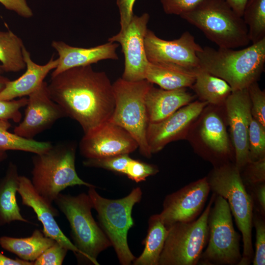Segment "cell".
Instances as JSON below:
<instances>
[{"label": "cell", "instance_id": "40", "mask_svg": "<svg viewBox=\"0 0 265 265\" xmlns=\"http://www.w3.org/2000/svg\"><path fill=\"white\" fill-rule=\"evenodd\" d=\"M253 204V211L265 216V182L246 187Z\"/></svg>", "mask_w": 265, "mask_h": 265}, {"label": "cell", "instance_id": "34", "mask_svg": "<svg viewBox=\"0 0 265 265\" xmlns=\"http://www.w3.org/2000/svg\"><path fill=\"white\" fill-rule=\"evenodd\" d=\"M240 173L245 187L265 182V157L249 161Z\"/></svg>", "mask_w": 265, "mask_h": 265}, {"label": "cell", "instance_id": "30", "mask_svg": "<svg viewBox=\"0 0 265 265\" xmlns=\"http://www.w3.org/2000/svg\"><path fill=\"white\" fill-rule=\"evenodd\" d=\"M242 18L252 44L265 38V0H248Z\"/></svg>", "mask_w": 265, "mask_h": 265}, {"label": "cell", "instance_id": "42", "mask_svg": "<svg viewBox=\"0 0 265 265\" xmlns=\"http://www.w3.org/2000/svg\"><path fill=\"white\" fill-rule=\"evenodd\" d=\"M0 2L6 9L15 12L23 17L29 18L33 15L26 0H0Z\"/></svg>", "mask_w": 265, "mask_h": 265}, {"label": "cell", "instance_id": "35", "mask_svg": "<svg viewBox=\"0 0 265 265\" xmlns=\"http://www.w3.org/2000/svg\"><path fill=\"white\" fill-rule=\"evenodd\" d=\"M251 102L252 117L265 127V92L257 82L252 83L248 88Z\"/></svg>", "mask_w": 265, "mask_h": 265}, {"label": "cell", "instance_id": "4", "mask_svg": "<svg viewBox=\"0 0 265 265\" xmlns=\"http://www.w3.org/2000/svg\"><path fill=\"white\" fill-rule=\"evenodd\" d=\"M76 146L69 143L53 145L32 157L31 183L36 191L52 204L69 186H95L78 176L75 167Z\"/></svg>", "mask_w": 265, "mask_h": 265}, {"label": "cell", "instance_id": "12", "mask_svg": "<svg viewBox=\"0 0 265 265\" xmlns=\"http://www.w3.org/2000/svg\"><path fill=\"white\" fill-rule=\"evenodd\" d=\"M210 187L206 177L167 195L159 216L168 228L176 222H188L196 219L203 210Z\"/></svg>", "mask_w": 265, "mask_h": 265}, {"label": "cell", "instance_id": "2", "mask_svg": "<svg viewBox=\"0 0 265 265\" xmlns=\"http://www.w3.org/2000/svg\"><path fill=\"white\" fill-rule=\"evenodd\" d=\"M206 46L197 52L200 68L226 81L232 91L257 82L265 63V38L241 50Z\"/></svg>", "mask_w": 265, "mask_h": 265}, {"label": "cell", "instance_id": "25", "mask_svg": "<svg viewBox=\"0 0 265 265\" xmlns=\"http://www.w3.org/2000/svg\"><path fill=\"white\" fill-rule=\"evenodd\" d=\"M55 242L38 229L26 238L0 237V245L3 249L14 253L22 260L31 262Z\"/></svg>", "mask_w": 265, "mask_h": 265}, {"label": "cell", "instance_id": "26", "mask_svg": "<svg viewBox=\"0 0 265 265\" xmlns=\"http://www.w3.org/2000/svg\"><path fill=\"white\" fill-rule=\"evenodd\" d=\"M191 88L200 101L209 105L221 106L232 92L229 84L224 80L199 68Z\"/></svg>", "mask_w": 265, "mask_h": 265}, {"label": "cell", "instance_id": "18", "mask_svg": "<svg viewBox=\"0 0 265 265\" xmlns=\"http://www.w3.org/2000/svg\"><path fill=\"white\" fill-rule=\"evenodd\" d=\"M28 96L25 117L13 132L21 137L33 139L36 135L50 129L56 121L66 116L52 99L46 82L44 81Z\"/></svg>", "mask_w": 265, "mask_h": 265}, {"label": "cell", "instance_id": "8", "mask_svg": "<svg viewBox=\"0 0 265 265\" xmlns=\"http://www.w3.org/2000/svg\"><path fill=\"white\" fill-rule=\"evenodd\" d=\"M152 84L146 80L129 81L121 78L117 79L112 83L115 107L109 120L129 132L138 143L140 154L147 158L152 155L146 140L149 120L145 97Z\"/></svg>", "mask_w": 265, "mask_h": 265}, {"label": "cell", "instance_id": "7", "mask_svg": "<svg viewBox=\"0 0 265 265\" xmlns=\"http://www.w3.org/2000/svg\"><path fill=\"white\" fill-rule=\"evenodd\" d=\"M95 188L89 187L88 195L98 213L100 226L113 247L120 264L130 265L135 258L129 247L127 236L134 224L132 208L140 201L142 190L137 187L122 198L109 199L100 195Z\"/></svg>", "mask_w": 265, "mask_h": 265}, {"label": "cell", "instance_id": "14", "mask_svg": "<svg viewBox=\"0 0 265 265\" xmlns=\"http://www.w3.org/2000/svg\"><path fill=\"white\" fill-rule=\"evenodd\" d=\"M198 119L200 121L197 136L202 144L197 151L199 155L214 166L234 163V150L230 144L225 120L220 113L216 109L205 108Z\"/></svg>", "mask_w": 265, "mask_h": 265}, {"label": "cell", "instance_id": "1", "mask_svg": "<svg viewBox=\"0 0 265 265\" xmlns=\"http://www.w3.org/2000/svg\"><path fill=\"white\" fill-rule=\"evenodd\" d=\"M52 99L69 117L79 123L84 134L108 121L115 98L111 83L105 72L91 65L74 67L53 77L48 84Z\"/></svg>", "mask_w": 265, "mask_h": 265}, {"label": "cell", "instance_id": "3", "mask_svg": "<svg viewBox=\"0 0 265 265\" xmlns=\"http://www.w3.org/2000/svg\"><path fill=\"white\" fill-rule=\"evenodd\" d=\"M211 191L227 201L237 226L241 233L242 258L238 265H249L254 251L252 245L253 204L233 162L214 166L206 177Z\"/></svg>", "mask_w": 265, "mask_h": 265}, {"label": "cell", "instance_id": "20", "mask_svg": "<svg viewBox=\"0 0 265 265\" xmlns=\"http://www.w3.org/2000/svg\"><path fill=\"white\" fill-rule=\"evenodd\" d=\"M52 47L58 54V64L51 74L53 77L69 69L97 63L106 59H118L119 44L108 42L91 48L71 46L62 41H53Z\"/></svg>", "mask_w": 265, "mask_h": 265}, {"label": "cell", "instance_id": "46", "mask_svg": "<svg viewBox=\"0 0 265 265\" xmlns=\"http://www.w3.org/2000/svg\"><path fill=\"white\" fill-rule=\"evenodd\" d=\"M7 157L6 151L0 150V162L5 159Z\"/></svg>", "mask_w": 265, "mask_h": 265}, {"label": "cell", "instance_id": "24", "mask_svg": "<svg viewBox=\"0 0 265 265\" xmlns=\"http://www.w3.org/2000/svg\"><path fill=\"white\" fill-rule=\"evenodd\" d=\"M18 168L12 162L9 163L4 177L0 181V225L12 221H29L24 218L17 202L16 193L19 186Z\"/></svg>", "mask_w": 265, "mask_h": 265}, {"label": "cell", "instance_id": "41", "mask_svg": "<svg viewBox=\"0 0 265 265\" xmlns=\"http://www.w3.org/2000/svg\"><path fill=\"white\" fill-rule=\"evenodd\" d=\"M135 0H116L120 15V30L126 28L133 16V7Z\"/></svg>", "mask_w": 265, "mask_h": 265}, {"label": "cell", "instance_id": "36", "mask_svg": "<svg viewBox=\"0 0 265 265\" xmlns=\"http://www.w3.org/2000/svg\"><path fill=\"white\" fill-rule=\"evenodd\" d=\"M158 172L157 166L132 159L125 175L130 179L138 183L145 181L147 177L155 175Z\"/></svg>", "mask_w": 265, "mask_h": 265}, {"label": "cell", "instance_id": "44", "mask_svg": "<svg viewBox=\"0 0 265 265\" xmlns=\"http://www.w3.org/2000/svg\"><path fill=\"white\" fill-rule=\"evenodd\" d=\"M248 0H225L233 10L240 17L242 16L245 5Z\"/></svg>", "mask_w": 265, "mask_h": 265}, {"label": "cell", "instance_id": "13", "mask_svg": "<svg viewBox=\"0 0 265 265\" xmlns=\"http://www.w3.org/2000/svg\"><path fill=\"white\" fill-rule=\"evenodd\" d=\"M208 105L202 101L192 102L161 121L149 123L146 140L150 153H157L168 143L187 136L192 125Z\"/></svg>", "mask_w": 265, "mask_h": 265}, {"label": "cell", "instance_id": "29", "mask_svg": "<svg viewBox=\"0 0 265 265\" xmlns=\"http://www.w3.org/2000/svg\"><path fill=\"white\" fill-rule=\"evenodd\" d=\"M11 127L9 120L0 119V150H17L39 154L42 153L52 146L50 142L38 141L21 137L10 132Z\"/></svg>", "mask_w": 265, "mask_h": 265}, {"label": "cell", "instance_id": "21", "mask_svg": "<svg viewBox=\"0 0 265 265\" xmlns=\"http://www.w3.org/2000/svg\"><path fill=\"white\" fill-rule=\"evenodd\" d=\"M23 55L26 71L17 79L7 82L0 91V100L10 101L28 96L41 85L49 73L58 64V59H54L53 56L44 65L36 64L32 61L30 53L25 46Z\"/></svg>", "mask_w": 265, "mask_h": 265}, {"label": "cell", "instance_id": "16", "mask_svg": "<svg viewBox=\"0 0 265 265\" xmlns=\"http://www.w3.org/2000/svg\"><path fill=\"white\" fill-rule=\"evenodd\" d=\"M137 148L138 143L129 132L109 121L84 134L79 144L80 153L86 159L129 154Z\"/></svg>", "mask_w": 265, "mask_h": 265}, {"label": "cell", "instance_id": "45", "mask_svg": "<svg viewBox=\"0 0 265 265\" xmlns=\"http://www.w3.org/2000/svg\"><path fill=\"white\" fill-rule=\"evenodd\" d=\"M9 80L8 79L0 74V91L5 87L7 82Z\"/></svg>", "mask_w": 265, "mask_h": 265}, {"label": "cell", "instance_id": "19", "mask_svg": "<svg viewBox=\"0 0 265 265\" xmlns=\"http://www.w3.org/2000/svg\"><path fill=\"white\" fill-rule=\"evenodd\" d=\"M17 192L21 196L23 205L31 208L43 225V232L77 256L79 250L63 234L54 217L59 215L58 210L48 202L36 191L31 181L24 176H19Z\"/></svg>", "mask_w": 265, "mask_h": 265}, {"label": "cell", "instance_id": "23", "mask_svg": "<svg viewBox=\"0 0 265 265\" xmlns=\"http://www.w3.org/2000/svg\"><path fill=\"white\" fill-rule=\"evenodd\" d=\"M197 69L170 63L149 62L145 80L164 89L186 88L194 83Z\"/></svg>", "mask_w": 265, "mask_h": 265}, {"label": "cell", "instance_id": "27", "mask_svg": "<svg viewBox=\"0 0 265 265\" xmlns=\"http://www.w3.org/2000/svg\"><path fill=\"white\" fill-rule=\"evenodd\" d=\"M168 233V228L160 220L158 214L148 220L147 234L144 240V248L141 255L132 262L134 265H159Z\"/></svg>", "mask_w": 265, "mask_h": 265}, {"label": "cell", "instance_id": "17", "mask_svg": "<svg viewBox=\"0 0 265 265\" xmlns=\"http://www.w3.org/2000/svg\"><path fill=\"white\" fill-rule=\"evenodd\" d=\"M224 106L234 150V163L240 172L250 161L248 130L252 116L248 89L232 91Z\"/></svg>", "mask_w": 265, "mask_h": 265}, {"label": "cell", "instance_id": "10", "mask_svg": "<svg viewBox=\"0 0 265 265\" xmlns=\"http://www.w3.org/2000/svg\"><path fill=\"white\" fill-rule=\"evenodd\" d=\"M215 194L200 216L188 222H176L168 228L159 265H197L208 240V218Z\"/></svg>", "mask_w": 265, "mask_h": 265}, {"label": "cell", "instance_id": "15", "mask_svg": "<svg viewBox=\"0 0 265 265\" xmlns=\"http://www.w3.org/2000/svg\"><path fill=\"white\" fill-rule=\"evenodd\" d=\"M144 46L149 62L170 63L190 69L200 68L197 52L202 47L188 31L184 32L178 39L166 40L148 29Z\"/></svg>", "mask_w": 265, "mask_h": 265}, {"label": "cell", "instance_id": "47", "mask_svg": "<svg viewBox=\"0 0 265 265\" xmlns=\"http://www.w3.org/2000/svg\"><path fill=\"white\" fill-rule=\"evenodd\" d=\"M4 72L3 71V69L2 68V67L1 64H0V74H2Z\"/></svg>", "mask_w": 265, "mask_h": 265}, {"label": "cell", "instance_id": "39", "mask_svg": "<svg viewBox=\"0 0 265 265\" xmlns=\"http://www.w3.org/2000/svg\"><path fill=\"white\" fill-rule=\"evenodd\" d=\"M167 14L181 15L189 11L203 0H160Z\"/></svg>", "mask_w": 265, "mask_h": 265}, {"label": "cell", "instance_id": "22", "mask_svg": "<svg viewBox=\"0 0 265 265\" xmlns=\"http://www.w3.org/2000/svg\"><path fill=\"white\" fill-rule=\"evenodd\" d=\"M195 96L186 88L166 90L156 88L153 84L145 97L149 123H156L164 119L192 102Z\"/></svg>", "mask_w": 265, "mask_h": 265}, {"label": "cell", "instance_id": "33", "mask_svg": "<svg viewBox=\"0 0 265 265\" xmlns=\"http://www.w3.org/2000/svg\"><path fill=\"white\" fill-rule=\"evenodd\" d=\"M253 226L256 230L255 252L252 260L253 265H265V216L253 211Z\"/></svg>", "mask_w": 265, "mask_h": 265}, {"label": "cell", "instance_id": "38", "mask_svg": "<svg viewBox=\"0 0 265 265\" xmlns=\"http://www.w3.org/2000/svg\"><path fill=\"white\" fill-rule=\"evenodd\" d=\"M28 99L25 97L18 100H0V119L20 122L22 119L20 109L26 106Z\"/></svg>", "mask_w": 265, "mask_h": 265}, {"label": "cell", "instance_id": "43", "mask_svg": "<svg viewBox=\"0 0 265 265\" xmlns=\"http://www.w3.org/2000/svg\"><path fill=\"white\" fill-rule=\"evenodd\" d=\"M0 265H33V262L7 257L0 252Z\"/></svg>", "mask_w": 265, "mask_h": 265}, {"label": "cell", "instance_id": "9", "mask_svg": "<svg viewBox=\"0 0 265 265\" xmlns=\"http://www.w3.org/2000/svg\"><path fill=\"white\" fill-rule=\"evenodd\" d=\"M208 226L207 246L198 265H238L242 258L241 236L235 230L227 201L216 194L209 211Z\"/></svg>", "mask_w": 265, "mask_h": 265}, {"label": "cell", "instance_id": "6", "mask_svg": "<svg viewBox=\"0 0 265 265\" xmlns=\"http://www.w3.org/2000/svg\"><path fill=\"white\" fill-rule=\"evenodd\" d=\"M65 215L71 228L74 244L79 250V260L98 265L99 254L111 246L109 239L94 220L88 194L76 196L60 193L54 200Z\"/></svg>", "mask_w": 265, "mask_h": 265}, {"label": "cell", "instance_id": "28", "mask_svg": "<svg viewBox=\"0 0 265 265\" xmlns=\"http://www.w3.org/2000/svg\"><path fill=\"white\" fill-rule=\"evenodd\" d=\"M22 40L11 30L0 31V62L6 72H17L26 65L23 55Z\"/></svg>", "mask_w": 265, "mask_h": 265}, {"label": "cell", "instance_id": "32", "mask_svg": "<svg viewBox=\"0 0 265 265\" xmlns=\"http://www.w3.org/2000/svg\"><path fill=\"white\" fill-rule=\"evenodd\" d=\"M129 154H121L106 158L86 159L83 164L86 167L101 168L113 172L125 174L132 158Z\"/></svg>", "mask_w": 265, "mask_h": 265}, {"label": "cell", "instance_id": "11", "mask_svg": "<svg viewBox=\"0 0 265 265\" xmlns=\"http://www.w3.org/2000/svg\"><path fill=\"white\" fill-rule=\"evenodd\" d=\"M150 19L148 13L133 15L125 29L108 39V42L118 43L124 56V69L122 79L129 81L145 80L149 64L145 46V37Z\"/></svg>", "mask_w": 265, "mask_h": 265}, {"label": "cell", "instance_id": "37", "mask_svg": "<svg viewBox=\"0 0 265 265\" xmlns=\"http://www.w3.org/2000/svg\"><path fill=\"white\" fill-rule=\"evenodd\" d=\"M68 251L56 241L33 262V265H61Z\"/></svg>", "mask_w": 265, "mask_h": 265}, {"label": "cell", "instance_id": "31", "mask_svg": "<svg viewBox=\"0 0 265 265\" xmlns=\"http://www.w3.org/2000/svg\"><path fill=\"white\" fill-rule=\"evenodd\" d=\"M250 161L265 157V127L253 117L248 130Z\"/></svg>", "mask_w": 265, "mask_h": 265}, {"label": "cell", "instance_id": "5", "mask_svg": "<svg viewBox=\"0 0 265 265\" xmlns=\"http://www.w3.org/2000/svg\"><path fill=\"white\" fill-rule=\"evenodd\" d=\"M180 16L218 48L236 49L250 43L247 26L225 0H203Z\"/></svg>", "mask_w": 265, "mask_h": 265}]
</instances>
